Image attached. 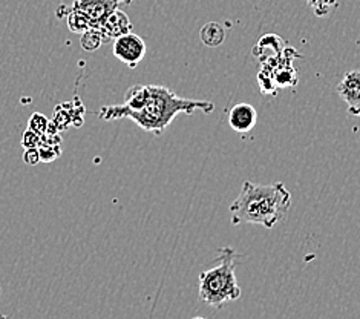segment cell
Returning <instances> with one entry per match:
<instances>
[{"label":"cell","instance_id":"obj_1","mask_svg":"<svg viewBox=\"0 0 360 319\" xmlns=\"http://www.w3.org/2000/svg\"><path fill=\"white\" fill-rule=\"evenodd\" d=\"M213 109L215 105L212 101L179 97L167 86L135 85L124 94L122 105L103 106L98 117L106 122L129 118L146 132L161 135L178 114L192 115L195 111L210 114Z\"/></svg>","mask_w":360,"mask_h":319},{"label":"cell","instance_id":"obj_2","mask_svg":"<svg viewBox=\"0 0 360 319\" xmlns=\"http://www.w3.org/2000/svg\"><path fill=\"white\" fill-rule=\"evenodd\" d=\"M291 194L284 183L256 184L245 181L241 192L230 206L231 224H259L273 229L287 215Z\"/></svg>","mask_w":360,"mask_h":319},{"label":"cell","instance_id":"obj_3","mask_svg":"<svg viewBox=\"0 0 360 319\" xmlns=\"http://www.w3.org/2000/svg\"><path fill=\"white\" fill-rule=\"evenodd\" d=\"M236 252L231 247L218 250V265L200 273V299L210 307L221 308L241 298L236 280Z\"/></svg>","mask_w":360,"mask_h":319},{"label":"cell","instance_id":"obj_4","mask_svg":"<svg viewBox=\"0 0 360 319\" xmlns=\"http://www.w3.org/2000/svg\"><path fill=\"white\" fill-rule=\"evenodd\" d=\"M114 56L127 65L132 70L140 65L141 60L144 58L146 53H148V46H146L144 40L135 32H126L123 36H120L114 40L112 46Z\"/></svg>","mask_w":360,"mask_h":319},{"label":"cell","instance_id":"obj_5","mask_svg":"<svg viewBox=\"0 0 360 319\" xmlns=\"http://www.w3.org/2000/svg\"><path fill=\"white\" fill-rule=\"evenodd\" d=\"M132 0H75L74 10L80 11L91 23V28H100L106 17L117 8L131 5Z\"/></svg>","mask_w":360,"mask_h":319},{"label":"cell","instance_id":"obj_6","mask_svg":"<svg viewBox=\"0 0 360 319\" xmlns=\"http://www.w3.org/2000/svg\"><path fill=\"white\" fill-rule=\"evenodd\" d=\"M339 97L347 103L348 114L360 117V71H349L336 88Z\"/></svg>","mask_w":360,"mask_h":319},{"label":"cell","instance_id":"obj_7","mask_svg":"<svg viewBox=\"0 0 360 319\" xmlns=\"http://www.w3.org/2000/svg\"><path fill=\"white\" fill-rule=\"evenodd\" d=\"M258 123V112L248 103H238L229 112V125L238 134H247Z\"/></svg>","mask_w":360,"mask_h":319},{"label":"cell","instance_id":"obj_8","mask_svg":"<svg viewBox=\"0 0 360 319\" xmlns=\"http://www.w3.org/2000/svg\"><path fill=\"white\" fill-rule=\"evenodd\" d=\"M98 30L103 36V42L108 43L110 40H115L120 36H123L126 32H131L132 22L122 8H117L115 11H112L106 17Z\"/></svg>","mask_w":360,"mask_h":319},{"label":"cell","instance_id":"obj_9","mask_svg":"<svg viewBox=\"0 0 360 319\" xmlns=\"http://www.w3.org/2000/svg\"><path fill=\"white\" fill-rule=\"evenodd\" d=\"M285 42L282 40L279 36H273V34H269V36H264L258 45L255 46V56H259L261 63H267L271 62V60L281 57L285 51Z\"/></svg>","mask_w":360,"mask_h":319},{"label":"cell","instance_id":"obj_10","mask_svg":"<svg viewBox=\"0 0 360 319\" xmlns=\"http://www.w3.org/2000/svg\"><path fill=\"white\" fill-rule=\"evenodd\" d=\"M200 37L201 42L204 43L205 46L210 48H217L219 46L222 42L226 39V30L222 27L221 23L218 22H210L207 25H204L200 31Z\"/></svg>","mask_w":360,"mask_h":319},{"label":"cell","instance_id":"obj_11","mask_svg":"<svg viewBox=\"0 0 360 319\" xmlns=\"http://www.w3.org/2000/svg\"><path fill=\"white\" fill-rule=\"evenodd\" d=\"M103 36L98 28H89L84 32H82L80 45L84 51H96L103 45Z\"/></svg>","mask_w":360,"mask_h":319},{"label":"cell","instance_id":"obj_12","mask_svg":"<svg viewBox=\"0 0 360 319\" xmlns=\"http://www.w3.org/2000/svg\"><path fill=\"white\" fill-rule=\"evenodd\" d=\"M68 27H70L72 32H84L91 28V23L80 11H77L72 8V11L68 15Z\"/></svg>","mask_w":360,"mask_h":319},{"label":"cell","instance_id":"obj_13","mask_svg":"<svg viewBox=\"0 0 360 319\" xmlns=\"http://www.w3.org/2000/svg\"><path fill=\"white\" fill-rule=\"evenodd\" d=\"M307 4L317 17H325L338 6V0H307Z\"/></svg>","mask_w":360,"mask_h":319},{"label":"cell","instance_id":"obj_14","mask_svg":"<svg viewBox=\"0 0 360 319\" xmlns=\"http://www.w3.org/2000/svg\"><path fill=\"white\" fill-rule=\"evenodd\" d=\"M49 120L48 117H45L44 114H40V112H36V114H32L30 122H28V127L32 129V131H36L40 135H45L48 132V127H49Z\"/></svg>","mask_w":360,"mask_h":319},{"label":"cell","instance_id":"obj_15","mask_svg":"<svg viewBox=\"0 0 360 319\" xmlns=\"http://www.w3.org/2000/svg\"><path fill=\"white\" fill-rule=\"evenodd\" d=\"M39 151H40V157L41 161H54L60 154H62V149H60V144H53V143H45L40 142L39 144Z\"/></svg>","mask_w":360,"mask_h":319},{"label":"cell","instance_id":"obj_16","mask_svg":"<svg viewBox=\"0 0 360 319\" xmlns=\"http://www.w3.org/2000/svg\"><path fill=\"white\" fill-rule=\"evenodd\" d=\"M41 142V135L37 134L36 131H32V129H27V131L23 132L22 135V148L23 149H28V148H39V144Z\"/></svg>","mask_w":360,"mask_h":319},{"label":"cell","instance_id":"obj_17","mask_svg":"<svg viewBox=\"0 0 360 319\" xmlns=\"http://www.w3.org/2000/svg\"><path fill=\"white\" fill-rule=\"evenodd\" d=\"M23 161L27 163L28 166H36L41 161L40 151L39 148H28L23 151Z\"/></svg>","mask_w":360,"mask_h":319},{"label":"cell","instance_id":"obj_18","mask_svg":"<svg viewBox=\"0 0 360 319\" xmlns=\"http://www.w3.org/2000/svg\"><path fill=\"white\" fill-rule=\"evenodd\" d=\"M0 292H2V290H0Z\"/></svg>","mask_w":360,"mask_h":319}]
</instances>
